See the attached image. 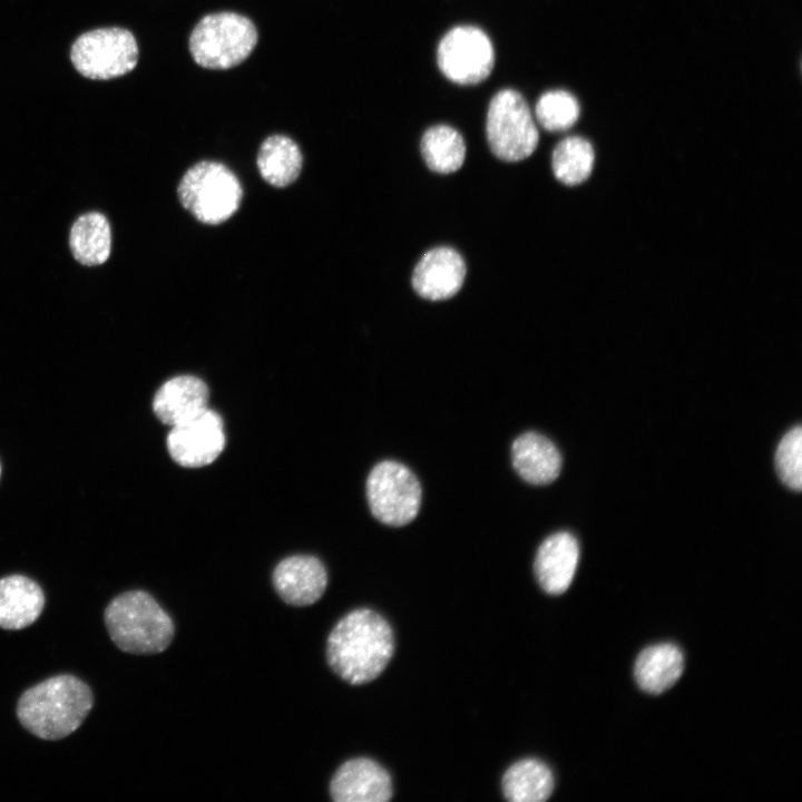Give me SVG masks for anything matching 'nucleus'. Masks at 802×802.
Here are the masks:
<instances>
[{
    "label": "nucleus",
    "instance_id": "nucleus-1",
    "mask_svg": "<svg viewBox=\"0 0 802 802\" xmlns=\"http://www.w3.org/2000/svg\"><path fill=\"white\" fill-rule=\"evenodd\" d=\"M394 649L389 623L368 608L344 615L326 640V661L343 681L360 685L376 678L390 662Z\"/></svg>",
    "mask_w": 802,
    "mask_h": 802
},
{
    "label": "nucleus",
    "instance_id": "nucleus-2",
    "mask_svg": "<svg viewBox=\"0 0 802 802\" xmlns=\"http://www.w3.org/2000/svg\"><path fill=\"white\" fill-rule=\"evenodd\" d=\"M92 705L90 687L74 675L61 674L25 691L17 704V716L35 736L56 741L74 733Z\"/></svg>",
    "mask_w": 802,
    "mask_h": 802
},
{
    "label": "nucleus",
    "instance_id": "nucleus-3",
    "mask_svg": "<svg viewBox=\"0 0 802 802\" xmlns=\"http://www.w3.org/2000/svg\"><path fill=\"white\" fill-rule=\"evenodd\" d=\"M104 617L111 640L125 653L158 654L174 638L173 619L144 590H129L116 596L107 605Z\"/></svg>",
    "mask_w": 802,
    "mask_h": 802
},
{
    "label": "nucleus",
    "instance_id": "nucleus-4",
    "mask_svg": "<svg viewBox=\"0 0 802 802\" xmlns=\"http://www.w3.org/2000/svg\"><path fill=\"white\" fill-rule=\"evenodd\" d=\"M182 206L197 221L216 225L239 208L243 189L238 178L224 164L203 160L189 167L178 187Z\"/></svg>",
    "mask_w": 802,
    "mask_h": 802
},
{
    "label": "nucleus",
    "instance_id": "nucleus-5",
    "mask_svg": "<svg viewBox=\"0 0 802 802\" xmlns=\"http://www.w3.org/2000/svg\"><path fill=\"white\" fill-rule=\"evenodd\" d=\"M257 42L254 23L235 12L205 16L193 29L189 51L197 65L207 69H228L243 62Z\"/></svg>",
    "mask_w": 802,
    "mask_h": 802
},
{
    "label": "nucleus",
    "instance_id": "nucleus-6",
    "mask_svg": "<svg viewBox=\"0 0 802 802\" xmlns=\"http://www.w3.org/2000/svg\"><path fill=\"white\" fill-rule=\"evenodd\" d=\"M486 137L492 154L505 162H519L537 148L539 134L529 106L515 89L498 91L486 118Z\"/></svg>",
    "mask_w": 802,
    "mask_h": 802
},
{
    "label": "nucleus",
    "instance_id": "nucleus-7",
    "mask_svg": "<svg viewBox=\"0 0 802 802\" xmlns=\"http://www.w3.org/2000/svg\"><path fill=\"white\" fill-rule=\"evenodd\" d=\"M134 35L124 28H99L80 35L72 43L75 69L92 80H108L131 71L138 61Z\"/></svg>",
    "mask_w": 802,
    "mask_h": 802
},
{
    "label": "nucleus",
    "instance_id": "nucleus-8",
    "mask_svg": "<svg viewBox=\"0 0 802 802\" xmlns=\"http://www.w3.org/2000/svg\"><path fill=\"white\" fill-rule=\"evenodd\" d=\"M366 497L370 510L379 521L400 527L418 515L421 487L409 468L387 460L379 462L369 473Z\"/></svg>",
    "mask_w": 802,
    "mask_h": 802
},
{
    "label": "nucleus",
    "instance_id": "nucleus-9",
    "mask_svg": "<svg viewBox=\"0 0 802 802\" xmlns=\"http://www.w3.org/2000/svg\"><path fill=\"white\" fill-rule=\"evenodd\" d=\"M437 61L441 72L463 86L486 80L495 65V51L487 33L475 26H458L440 40Z\"/></svg>",
    "mask_w": 802,
    "mask_h": 802
},
{
    "label": "nucleus",
    "instance_id": "nucleus-10",
    "mask_svg": "<svg viewBox=\"0 0 802 802\" xmlns=\"http://www.w3.org/2000/svg\"><path fill=\"white\" fill-rule=\"evenodd\" d=\"M170 428L167 449L173 460L183 467L209 464L224 449L222 418L208 408Z\"/></svg>",
    "mask_w": 802,
    "mask_h": 802
},
{
    "label": "nucleus",
    "instance_id": "nucleus-11",
    "mask_svg": "<svg viewBox=\"0 0 802 802\" xmlns=\"http://www.w3.org/2000/svg\"><path fill=\"white\" fill-rule=\"evenodd\" d=\"M336 802H385L392 796L389 773L375 761L355 757L344 762L330 782Z\"/></svg>",
    "mask_w": 802,
    "mask_h": 802
},
{
    "label": "nucleus",
    "instance_id": "nucleus-12",
    "mask_svg": "<svg viewBox=\"0 0 802 802\" xmlns=\"http://www.w3.org/2000/svg\"><path fill=\"white\" fill-rule=\"evenodd\" d=\"M272 581L283 602L292 606H310L316 603L327 586V573L323 563L310 555H295L281 560L275 567Z\"/></svg>",
    "mask_w": 802,
    "mask_h": 802
},
{
    "label": "nucleus",
    "instance_id": "nucleus-13",
    "mask_svg": "<svg viewBox=\"0 0 802 802\" xmlns=\"http://www.w3.org/2000/svg\"><path fill=\"white\" fill-rule=\"evenodd\" d=\"M464 276L462 256L451 247L441 246L421 257L412 273V286L423 299L442 301L460 291Z\"/></svg>",
    "mask_w": 802,
    "mask_h": 802
},
{
    "label": "nucleus",
    "instance_id": "nucleus-14",
    "mask_svg": "<svg viewBox=\"0 0 802 802\" xmlns=\"http://www.w3.org/2000/svg\"><path fill=\"white\" fill-rule=\"evenodd\" d=\"M578 560L579 547L571 534L561 531L547 537L539 546L534 564L540 587L552 595L566 591Z\"/></svg>",
    "mask_w": 802,
    "mask_h": 802
},
{
    "label": "nucleus",
    "instance_id": "nucleus-15",
    "mask_svg": "<svg viewBox=\"0 0 802 802\" xmlns=\"http://www.w3.org/2000/svg\"><path fill=\"white\" fill-rule=\"evenodd\" d=\"M208 389L194 375H177L155 393L153 410L165 424L173 427L207 408Z\"/></svg>",
    "mask_w": 802,
    "mask_h": 802
},
{
    "label": "nucleus",
    "instance_id": "nucleus-16",
    "mask_svg": "<svg viewBox=\"0 0 802 802\" xmlns=\"http://www.w3.org/2000/svg\"><path fill=\"white\" fill-rule=\"evenodd\" d=\"M42 588L23 575L0 579V627L18 630L33 624L45 607Z\"/></svg>",
    "mask_w": 802,
    "mask_h": 802
},
{
    "label": "nucleus",
    "instance_id": "nucleus-17",
    "mask_svg": "<svg viewBox=\"0 0 802 802\" xmlns=\"http://www.w3.org/2000/svg\"><path fill=\"white\" fill-rule=\"evenodd\" d=\"M511 459L518 475L532 485L552 482L561 469V456L556 446L545 436L532 431L514 441Z\"/></svg>",
    "mask_w": 802,
    "mask_h": 802
},
{
    "label": "nucleus",
    "instance_id": "nucleus-18",
    "mask_svg": "<svg viewBox=\"0 0 802 802\" xmlns=\"http://www.w3.org/2000/svg\"><path fill=\"white\" fill-rule=\"evenodd\" d=\"M684 669V656L674 644L649 646L635 662L634 675L638 686L651 694H661L672 687Z\"/></svg>",
    "mask_w": 802,
    "mask_h": 802
},
{
    "label": "nucleus",
    "instance_id": "nucleus-19",
    "mask_svg": "<svg viewBox=\"0 0 802 802\" xmlns=\"http://www.w3.org/2000/svg\"><path fill=\"white\" fill-rule=\"evenodd\" d=\"M256 164L266 183L274 187H286L300 176L303 156L292 138L276 134L261 144Z\"/></svg>",
    "mask_w": 802,
    "mask_h": 802
},
{
    "label": "nucleus",
    "instance_id": "nucleus-20",
    "mask_svg": "<svg viewBox=\"0 0 802 802\" xmlns=\"http://www.w3.org/2000/svg\"><path fill=\"white\" fill-rule=\"evenodd\" d=\"M554 790L550 769L536 759H524L514 763L502 776V792L511 802H541Z\"/></svg>",
    "mask_w": 802,
    "mask_h": 802
},
{
    "label": "nucleus",
    "instance_id": "nucleus-21",
    "mask_svg": "<svg viewBox=\"0 0 802 802\" xmlns=\"http://www.w3.org/2000/svg\"><path fill=\"white\" fill-rule=\"evenodd\" d=\"M69 244L74 257L80 264L95 266L105 263L111 247L107 218L96 212L81 215L71 227Z\"/></svg>",
    "mask_w": 802,
    "mask_h": 802
},
{
    "label": "nucleus",
    "instance_id": "nucleus-22",
    "mask_svg": "<svg viewBox=\"0 0 802 802\" xmlns=\"http://www.w3.org/2000/svg\"><path fill=\"white\" fill-rule=\"evenodd\" d=\"M421 155L427 166L439 174L458 170L466 158V144L458 130L448 125L428 128L421 138Z\"/></svg>",
    "mask_w": 802,
    "mask_h": 802
},
{
    "label": "nucleus",
    "instance_id": "nucleus-23",
    "mask_svg": "<svg viewBox=\"0 0 802 802\" xmlns=\"http://www.w3.org/2000/svg\"><path fill=\"white\" fill-rule=\"evenodd\" d=\"M591 144L578 136L563 139L552 151L551 166L556 178L568 186L585 182L594 167Z\"/></svg>",
    "mask_w": 802,
    "mask_h": 802
},
{
    "label": "nucleus",
    "instance_id": "nucleus-24",
    "mask_svg": "<svg viewBox=\"0 0 802 802\" xmlns=\"http://www.w3.org/2000/svg\"><path fill=\"white\" fill-rule=\"evenodd\" d=\"M577 99L565 90L545 92L535 107L536 119L548 131H563L570 128L579 117Z\"/></svg>",
    "mask_w": 802,
    "mask_h": 802
},
{
    "label": "nucleus",
    "instance_id": "nucleus-25",
    "mask_svg": "<svg viewBox=\"0 0 802 802\" xmlns=\"http://www.w3.org/2000/svg\"><path fill=\"white\" fill-rule=\"evenodd\" d=\"M775 468L782 482L790 489L802 488V428L796 426L781 439L775 452Z\"/></svg>",
    "mask_w": 802,
    "mask_h": 802
},
{
    "label": "nucleus",
    "instance_id": "nucleus-26",
    "mask_svg": "<svg viewBox=\"0 0 802 802\" xmlns=\"http://www.w3.org/2000/svg\"><path fill=\"white\" fill-rule=\"evenodd\" d=\"M0 477H1V463H0Z\"/></svg>",
    "mask_w": 802,
    "mask_h": 802
}]
</instances>
